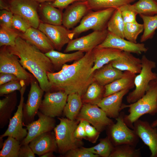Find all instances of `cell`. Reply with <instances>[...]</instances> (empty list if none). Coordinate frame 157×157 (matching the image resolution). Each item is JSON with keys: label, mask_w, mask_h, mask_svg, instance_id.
<instances>
[{"label": "cell", "mask_w": 157, "mask_h": 157, "mask_svg": "<svg viewBox=\"0 0 157 157\" xmlns=\"http://www.w3.org/2000/svg\"><path fill=\"white\" fill-rule=\"evenodd\" d=\"M93 65L92 51L85 53L82 58L70 65L65 64L57 72H47L52 89L63 91L68 95L77 93L81 96L94 81Z\"/></svg>", "instance_id": "6da1fadb"}, {"label": "cell", "mask_w": 157, "mask_h": 157, "mask_svg": "<svg viewBox=\"0 0 157 157\" xmlns=\"http://www.w3.org/2000/svg\"><path fill=\"white\" fill-rule=\"evenodd\" d=\"M7 47L11 53L18 57L23 67L34 76L43 91H51L52 87L47 73L54 72V69L45 53L20 36L16 39L14 46Z\"/></svg>", "instance_id": "7a4b0ae2"}, {"label": "cell", "mask_w": 157, "mask_h": 157, "mask_svg": "<svg viewBox=\"0 0 157 157\" xmlns=\"http://www.w3.org/2000/svg\"><path fill=\"white\" fill-rule=\"evenodd\" d=\"M129 108L128 115H125V123L133 129L134 123L143 115L154 116L157 114V82L151 81L145 94L135 102L129 105L123 104V109Z\"/></svg>", "instance_id": "3957f363"}, {"label": "cell", "mask_w": 157, "mask_h": 157, "mask_svg": "<svg viewBox=\"0 0 157 157\" xmlns=\"http://www.w3.org/2000/svg\"><path fill=\"white\" fill-rule=\"evenodd\" d=\"M58 118L60 122L53 130L58 151L64 154L71 149L78 147L81 144L80 140L74 135L75 131L79 121L63 117Z\"/></svg>", "instance_id": "277c9868"}, {"label": "cell", "mask_w": 157, "mask_h": 157, "mask_svg": "<svg viewBox=\"0 0 157 157\" xmlns=\"http://www.w3.org/2000/svg\"><path fill=\"white\" fill-rule=\"evenodd\" d=\"M142 67L141 72L136 75L134 79L135 88L129 92L126 97L127 102L129 104L134 103L145 94L148 88L150 82L155 79L157 74L152 72L153 69L156 67V63L149 59L144 55L141 58Z\"/></svg>", "instance_id": "5b68a950"}, {"label": "cell", "mask_w": 157, "mask_h": 157, "mask_svg": "<svg viewBox=\"0 0 157 157\" xmlns=\"http://www.w3.org/2000/svg\"><path fill=\"white\" fill-rule=\"evenodd\" d=\"M125 115L124 112H121L115 119L116 122L107 127V136L114 146L128 144L136 147L139 142V138L134 130L125 123Z\"/></svg>", "instance_id": "8992f818"}, {"label": "cell", "mask_w": 157, "mask_h": 157, "mask_svg": "<svg viewBox=\"0 0 157 157\" xmlns=\"http://www.w3.org/2000/svg\"><path fill=\"white\" fill-rule=\"evenodd\" d=\"M115 9L109 8L89 11L82 18L79 25L71 30L74 36L90 29L96 31L107 29L108 22Z\"/></svg>", "instance_id": "52a82bcc"}, {"label": "cell", "mask_w": 157, "mask_h": 157, "mask_svg": "<svg viewBox=\"0 0 157 157\" xmlns=\"http://www.w3.org/2000/svg\"><path fill=\"white\" fill-rule=\"evenodd\" d=\"M7 73L15 75L20 80L24 81L26 85L34 77L27 72L20 63L18 57L11 53L6 46L0 50V73Z\"/></svg>", "instance_id": "ba28073f"}, {"label": "cell", "mask_w": 157, "mask_h": 157, "mask_svg": "<svg viewBox=\"0 0 157 157\" xmlns=\"http://www.w3.org/2000/svg\"><path fill=\"white\" fill-rule=\"evenodd\" d=\"M76 119L90 123L101 132L114 123L97 105L83 104Z\"/></svg>", "instance_id": "9c48e42d"}, {"label": "cell", "mask_w": 157, "mask_h": 157, "mask_svg": "<svg viewBox=\"0 0 157 157\" xmlns=\"http://www.w3.org/2000/svg\"><path fill=\"white\" fill-rule=\"evenodd\" d=\"M8 1L9 10L13 14L22 17L31 27L38 28L40 23L38 13L39 3L36 0H11Z\"/></svg>", "instance_id": "30bf717a"}, {"label": "cell", "mask_w": 157, "mask_h": 157, "mask_svg": "<svg viewBox=\"0 0 157 157\" xmlns=\"http://www.w3.org/2000/svg\"><path fill=\"white\" fill-rule=\"evenodd\" d=\"M108 33L107 29L94 31L86 35L71 40L64 50L67 53L73 51H80L85 53L91 51L101 43Z\"/></svg>", "instance_id": "8fae6325"}, {"label": "cell", "mask_w": 157, "mask_h": 157, "mask_svg": "<svg viewBox=\"0 0 157 157\" xmlns=\"http://www.w3.org/2000/svg\"><path fill=\"white\" fill-rule=\"evenodd\" d=\"M68 94L63 91L46 92L42 100L39 111L54 118L60 116L66 103Z\"/></svg>", "instance_id": "7c38bea8"}, {"label": "cell", "mask_w": 157, "mask_h": 157, "mask_svg": "<svg viewBox=\"0 0 157 157\" xmlns=\"http://www.w3.org/2000/svg\"><path fill=\"white\" fill-rule=\"evenodd\" d=\"M30 85L27 100L23 107V121L24 124H28L34 121L41 104L44 92L34 77Z\"/></svg>", "instance_id": "4fadbf2b"}, {"label": "cell", "mask_w": 157, "mask_h": 157, "mask_svg": "<svg viewBox=\"0 0 157 157\" xmlns=\"http://www.w3.org/2000/svg\"><path fill=\"white\" fill-rule=\"evenodd\" d=\"M24 85L19 91L20 99L17 108L9 122L8 127L3 134L0 136V139L6 136L12 137L17 140L22 141L27 136L28 131L26 128L23 127V107L24 98V95L26 87Z\"/></svg>", "instance_id": "5bb4252c"}, {"label": "cell", "mask_w": 157, "mask_h": 157, "mask_svg": "<svg viewBox=\"0 0 157 157\" xmlns=\"http://www.w3.org/2000/svg\"><path fill=\"white\" fill-rule=\"evenodd\" d=\"M38 28L44 33L52 43L55 49L60 51L74 37L72 30L62 25L40 22Z\"/></svg>", "instance_id": "9a60e30c"}, {"label": "cell", "mask_w": 157, "mask_h": 157, "mask_svg": "<svg viewBox=\"0 0 157 157\" xmlns=\"http://www.w3.org/2000/svg\"><path fill=\"white\" fill-rule=\"evenodd\" d=\"M133 129L135 133L148 146L150 157H157V128L152 127L149 122L140 119L133 123Z\"/></svg>", "instance_id": "2e32d148"}, {"label": "cell", "mask_w": 157, "mask_h": 157, "mask_svg": "<svg viewBox=\"0 0 157 157\" xmlns=\"http://www.w3.org/2000/svg\"><path fill=\"white\" fill-rule=\"evenodd\" d=\"M38 119L28 124H23L28 131L26 136L21 141V145L28 144L34 138L43 133L51 131L55 127L53 118L45 115L39 111Z\"/></svg>", "instance_id": "e0dca14e"}, {"label": "cell", "mask_w": 157, "mask_h": 157, "mask_svg": "<svg viewBox=\"0 0 157 157\" xmlns=\"http://www.w3.org/2000/svg\"><path fill=\"white\" fill-rule=\"evenodd\" d=\"M96 47H111L137 54L145 53L148 50L144 43H134L108 32L104 41Z\"/></svg>", "instance_id": "ac0fdd59"}, {"label": "cell", "mask_w": 157, "mask_h": 157, "mask_svg": "<svg viewBox=\"0 0 157 157\" xmlns=\"http://www.w3.org/2000/svg\"><path fill=\"white\" fill-rule=\"evenodd\" d=\"M125 89L108 96L104 97L97 104L110 118L116 119L119 115L122 109L124 97L129 92Z\"/></svg>", "instance_id": "d6986e66"}, {"label": "cell", "mask_w": 157, "mask_h": 157, "mask_svg": "<svg viewBox=\"0 0 157 157\" xmlns=\"http://www.w3.org/2000/svg\"><path fill=\"white\" fill-rule=\"evenodd\" d=\"M66 8L63 13L62 24L69 29L80 22L90 10L87 1L76 2Z\"/></svg>", "instance_id": "ffe728a7"}, {"label": "cell", "mask_w": 157, "mask_h": 157, "mask_svg": "<svg viewBox=\"0 0 157 157\" xmlns=\"http://www.w3.org/2000/svg\"><path fill=\"white\" fill-rule=\"evenodd\" d=\"M28 144L35 154L39 157L47 152H53L58 149L54 133L51 131L38 135Z\"/></svg>", "instance_id": "44dd1931"}, {"label": "cell", "mask_w": 157, "mask_h": 157, "mask_svg": "<svg viewBox=\"0 0 157 157\" xmlns=\"http://www.w3.org/2000/svg\"><path fill=\"white\" fill-rule=\"evenodd\" d=\"M19 36L43 53L55 49L52 43L48 37L38 28L31 27L24 33L20 32Z\"/></svg>", "instance_id": "7402d4cb"}, {"label": "cell", "mask_w": 157, "mask_h": 157, "mask_svg": "<svg viewBox=\"0 0 157 157\" xmlns=\"http://www.w3.org/2000/svg\"><path fill=\"white\" fill-rule=\"evenodd\" d=\"M114 67L122 71H127L135 74L141 71V59L133 56L131 53L122 51L119 56L110 62Z\"/></svg>", "instance_id": "603a6c76"}, {"label": "cell", "mask_w": 157, "mask_h": 157, "mask_svg": "<svg viewBox=\"0 0 157 157\" xmlns=\"http://www.w3.org/2000/svg\"><path fill=\"white\" fill-rule=\"evenodd\" d=\"M122 51L111 47H95L92 51L94 57L92 72L117 58Z\"/></svg>", "instance_id": "cb8c5ba5"}, {"label": "cell", "mask_w": 157, "mask_h": 157, "mask_svg": "<svg viewBox=\"0 0 157 157\" xmlns=\"http://www.w3.org/2000/svg\"><path fill=\"white\" fill-rule=\"evenodd\" d=\"M136 76L135 74L131 72L124 71L121 77L104 86V97L125 89L130 90L133 88L135 87L134 79Z\"/></svg>", "instance_id": "d4e9b609"}, {"label": "cell", "mask_w": 157, "mask_h": 157, "mask_svg": "<svg viewBox=\"0 0 157 157\" xmlns=\"http://www.w3.org/2000/svg\"><path fill=\"white\" fill-rule=\"evenodd\" d=\"M122 71L113 67L110 62L94 72V81L105 86L121 77L123 75Z\"/></svg>", "instance_id": "484cf974"}, {"label": "cell", "mask_w": 157, "mask_h": 157, "mask_svg": "<svg viewBox=\"0 0 157 157\" xmlns=\"http://www.w3.org/2000/svg\"><path fill=\"white\" fill-rule=\"evenodd\" d=\"M51 61L54 70L61 69L62 66L67 62L75 61L82 58L84 52L77 51L72 53H63L54 49L44 53Z\"/></svg>", "instance_id": "4316f807"}, {"label": "cell", "mask_w": 157, "mask_h": 157, "mask_svg": "<svg viewBox=\"0 0 157 157\" xmlns=\"http://www.w3.org/2000/svg\"><path fill=\"white\" fill-rule=\"evenodd\" d=\"M0 100V128H4L9 122L11 115L17 104L16 91L5 95Z\"/></svg>", "instance_id": "83f0119b"}, {"label": "cell", "mask_w": 157, "mask_h": 157, "mask_svg": "<svg viewBox=\"0 0 157 157\" xmlns=\"http://www.w3.org/2000/svg\"><path fill=\"white\" fill-rule=\"evenodd\" d=\"M105 91L104 86L94 81L89 85L81 97L83 104L97 105L104 97Z\"/></svg>", "instance_id": "f1b7e54d"}, {"label": "cell", "mask_w": 157, "mask_h": 157, "mask_svg": "<svg viewBox=\"0 0 157 157\" xmlns=\"http://www.w3.org/2000/svg\"><path fill=\"white\" fill-rule=\"evenodd\" d=\"M81 96L77 93L68 95L63 113L67 118L74 120L79 113L83 103Z\"/></svg>", "instance_id": "f546056e"}, {"label": "cell", "mask_w": 157, "mask_h": 157, "mask_svg": "<svg viewBox=\"0 0 157 157\" xmlns=\"http://www.w3.org/2000/svg\"><path fill=\"white\" fill-rule=\"evenodd\" d=\"M40 11L44 23L54 25L62 24L63 14L50 3L42 4L40 7Z\"/></svg>", "instance_id": "4dcf8cb0"}, {"label": "cell", "mask_w": 157, "mask_h": 157, "mask_svg": "<svg viewBox=\"0 0 157 157\" xmlns=\"http://www.w3.org/2000/svg\"><path fill=\"white\" fill-rule=\"evenodd\" d=\"M130 8L137 14L153 16L157 14L156 0H139L134 3L129 4Z\"/></svg>", "instance_id": "1f68e13d"}, {"label": "cell", "mask_w": 157, "mask_h": 157, "mask_svg": "<svg viewBox=\"0 0 157 157\" xmlns=\"http://www.w3.org/2000/svg\"><path fill=\"white\" fill-rule=\"evenodd\" d=\"M124 23L118 8L116 9L108 21L107 29L112 34L125 38L124 35Z\"/></svg>", "instance_id": "d6a6232c"}, {"label": "cell", "mask_w": 157, "mask_h": 157, "mask_svg": "<svg viewBox=\"0 0 157 157\" xmlns=\"http://www.w3.org/2000/svg\"><path fill=\"white\" fill-rule=\"evenodd\" d=\"M135 0H87L91 10H99L109 8H117L127 4H130Z\"/></svg>", "instance_id": "836d02e7"}, {"label": "cell", "mask_w": 157, "mask_h": 157, "mask_svg": "<svg viewBox=\"0 0 157 157\" xmlns=\"http://www.w3.org/2000/svg\"><path fill=\"white\" fill-rule=\"evenodd\" d=\"M143 21L144 30L141 37L140 42H143L152 38L157 29V14L153 16L139 15Z\"/></svg>", "instance_id": "e575fe53"}, {"label": "cell", "mask_w": 157, "mask_h": 157, "mask_svg": "<svg viewBox=\"0 0 157 157\" xmlns=\"http://www.w3.org/2000/svg\"><path fill=\"white\" fill-rule=\"evenodd\" d=\"M114 146L107 136L100 139L97 145L90 148L84 147L85 150L102 157H109Z\"/></svg>", "instance_id": "d590c367"}, {"label": "cell", "mask_w": 157, "mask_h": 157, "mask_svg": "<svg viewBox=\"0 0 157 157\" xmlns=\"http://www.w3.org/2000/svg\"><path fill=\"white\" fill-rule=\"evenodd\" d=\"M21 146L20 141L10 136H8L4 142L0 151V157H18Z\"/></svg>", "instance_id": "8d00e7d4"}, {"label": "cell", "mask_w": 157, "mask_h": 157, "mask_svg": "<svg viewBox=\"0 0 157 157\" xmlns=\"http://www.w3.org/2000/svg\"><path fill=\"white\" fill-rule=\"evenodd\" d=\"M20 32L13 28L0 26V46L12 47L15 44L17 38Z\"/></svg>", "instance_id": "74e56055"}, {"label": "cell", "mask_w": 157, "mask_h": 157, "mask_svg": "<svg viewBox=\"0 0 157 157\" xmlns=\"http://www.w3.org/2000/svg\"><path fill=\"white\" fill-rule=\"evenodd\" d=\"M141 153L140 149L128 144H123L115 146L109 157H140Z\"/></svg>", "instance_id": "f35d334b"}, {"label": "cell", "mask_w": 157, "mask_h": 157, "mask_svg": "<svg viewBox=\"0 0 157 157\" xmlns=\"http://www.w3.org/2000/svg\"><path fill=\"white\" fill-rule=\"evenodd\" d=\"M143 30V24H139L137 21L125 23L124 30V38L130 41L136 43L138 35Z\"/></svg>", "instance_id": "ab89813d"}, {"label": "cell", "mask_w": 157, "mask_h": 157, "mask_svg": "<svg viewBox=\"0 0 157 157\" xmlns=\"http://www.w3.org/2000/svg\"><path fill=\"white\" fill-rule=\"evenodd\" d=\"M25 85H27L24 81L18 79L0 85V96L5 95L17 90L20 91Z\"/></svg>", "instance_id": "60d3db41"}, {"label": "cell", "mask_w": 157, "mask_h": 157, "mask_svg": "<svg viewBox=\"0 0 157 157\" xmlns=\"http://www.w3.org/2000/svg\"><path fill=\"white\" fill-rule=\"evenodd\" d=\"M129 4L123 5L118 8L125 24L137 21L136 17L137 14L130 8Z\"/></svg>", "instance_id": "b9f144b4"}, {"label": "cell", "mask_w": 157, "mask_h": 157, "mask_svg": "<svg viewBox=\"0 0 157 157\" xmlns=\"http://www.w3.org/2000/svg\"><path fill=\"white\" fill-rule=\"evenodd\" d=\"M31 27L28 23L22 17L14 14L12 21L13 28L22 33H24Z\"/></svg>", "instance_id": "7bdbcfd3"}, {"label": "cell", "mask_w": 157, "mask_h": 157, "mask_svg": "<svg viewBox=\"0 0 157 157\" xmlns=\"http://www.w3.org/2000/svg\"><path fill=\"white\" fill-rule=\"evenodd\" d=\"M66 157H98L97 155L94 154L84 149L83 147H77L71 149L64 154Z\"/></svg>", "instance_id": "ee69618b"}, {"label": "cell", "mask_w": 157, "mask_h": 157, "mask_svg": "<svg viewBox=\"0 0 157 157\" xmlns=\"http://www.w3.org/2000/svg\"><path fill=\"white\" fill-rule=\"evenodd\" d=\"M84 124V127L86 138L89 141L95 143L97 140L100 133L93 126L90 125L88 122L83 121Z\"/></svg>", "instance_id": "f6af8a7d"}, {"label": "cell", "mask_w": 157, "mask_h": 157, "mask_svg": "<svg viewBox=\"0 0 157 157\" xmlns=\"http://www.w3.org/2000/svg\"><path fill=\"white\" fill-rule=\"evenodd\" d=\"M13 14L10 10H1L0 11V26L10 28L12 27V21Z\"/></svg>", "instance_id": "bcb514c9"}, {"label": "cell", "mask_w": 157, "mask_h": 157, "mask_svg": "<svg viewBox=\"0 0 157 157\" xmlns=\"http://www.w3.org/2000/svg\"><path fill=\"white\" fill-rule=\"evenodd\" d=\"M86 1L87 0H55L50 4L55 7L63 9L67 8L69 5L73 2Z\"/></svg>", "instance_id": "7dc6e473"}, {"label": "cell", "mask_w": 157, "mask_h": 157, "mask_svg": "<svg viewBox=\"0 0 157 157\" xmlns=\"http://www.w3.org/2000/svg\"><path fill=\"white\" fill-rule=\"evenodd\" d=\"M35 155L29 144L21 145L18 157H35Z\"/></svg>", "instance_id": "c3c4849f"}, {"label": "cell", "mask_w": 157, "mask_h": 157, "mask_svg": "<svg viewBox=\"0 0 157 157\" xmlns=\"http://www.w3.org/2000/svg\"><path fill=\"white\" fill-rule=\"evenodd\" d=\"M74 135L77 139L81 140L86 138L84 124L83 121H80L74 131Z\"/></svg>", "instance_id": "681fc988"}, {"label": "cell", "mask_w": 157, "mask_h": 157, "mask_svg": "<svg viewBox=\"0 0 157 157\" xmlns=\"http://www.w3.org/2000/svg\"><path fill=\"white\" fill-rule=\"evenodd\" d=\"M18 79L17 77L13 74L7 73H0V85L11 81Z\"/></svg>", "instance_id": "f907efd6"}, {"label": "cell", "mask_w": 157, "mask_h": 157, "mask_svg": "<svg viewBox=\"0 0 157 157\" xmlns=\"http://www.w3.org/2000/svg\"><path fill=\"white\" fill-rule=\"evenodd\" d=\"M0 9L1 10H10L8 5L6 3L4 0H0Z\"/></svg>", "instance_id": "816d5d0a"}, {"label": "cell", "mask_w": 157, "mask_h": 157, "mask_svg": "<svg viewBox=\"0 0 157 157\" xmlns=\"http://www.w3.org/2000/svg\"><path fill=\"white\" fill-rule=\"evenodd\" d=\"M53 152L50 151L45 153L40 156V157H52L54 156L53 154Z\"/></svg>", "instance_id": "f5cc1de1"}, {"label": "cell", "mask_w": 157, "mask_h": 157, "mask_svg": "<svg viewBox=\"0 0 157 157\" xmlns=\"http://www.w3.org/2000/svg\"><path fill=\"white\" fill-rule=\"evenodd\" d=\"M151 124L152 127L157 128V118L154 120Z\"/></svg>", "instance_id": "db71d44e"}, {"label": "cell", "mask_w": 157, "mask_h": 157, "mask_svg": "<svg viewBox=\"0 0 157 157\" xmlns=\"http://www.w3.org/2000/svg\"><path fill=\"white\" fill-rule=\"evenodd\" d=\"M36 0L39 3H42L45 1H51L52 0Z\"/></svg>", "instance_id": "11a10c76"}, {"label": "cell", "mask_w": 157, "mask_h": 157, "mask_svg": "<svg viewBox=\"0 0 157 157\" xmlns=\"http://www.w3.org/2000/svg\"><path fill=\"white\" fill-rule=\"evenodd\" d=\"M156 81L157 82V77H156V78L155 79Z\"/></svg>", "instance_id": "9f6ffc18"}, {"label": "cell", "mask_w": 157, "mask_h": 157, "mask_svg": "<svg viewBox=\"0 0 157 157\" xmlns=\"http://www.w3.org/2000/svg\"><path fill=\"white\" fill-rule=\"evenodd\" d=\"M8 0V1H11V0Z\"/></svg>", "instance_id": "6f0895ef"}, {"label": "cell", "mask_w": 157, "mask_h": 157, "mask_svg": "<svg viewBox=\"0 0 157 157\" xmlns=\"http://www.w3.org/2000/svg\"><path fill=\"white\" fill-rule=\"evenodd\" d=\"M156 0V1H157V0Z\"/></svg>", "instance_id": "680465c9"}]
</instances>
